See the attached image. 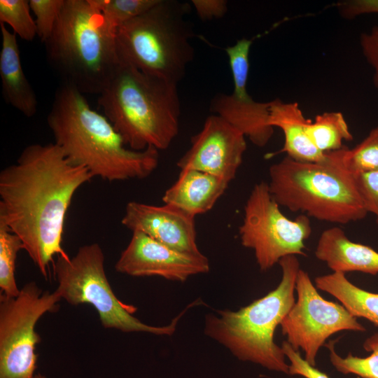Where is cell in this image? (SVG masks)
Here are the masks:
<instances>
[{
	"instance_id": "1",
	"label": "cell",
	"mask_w": 378,
	"mask_h": 378,
	"mask_svg": "<svg viewBox=\"0 0 378 378\" xmlns=\"http://www.w3.org/2000/svg\"><path fill=\"white\" fill-rule=\"evenodd\" d=\"M93 176L71 163L55 143L32 144L0 172V222L17 234L47 279L62 246L67 210L77 190Z\"/></svg>"
},
{
	"instance_id": "2",
	"label": "cell",
	"mask_w": 378,
	"mask_h": 378,
	"mask_svg": "<svg viewBox=\"0 0 378 378\" xmlns=\"http://www.w3.org/2000/svg\"><path fill=\"white\" fill-rule=\"evenodd\" d=\"M56 144L73 164L94 177L108 181L143 179L159 163V150L136 151L126 147L108 118L89 105L83 94L62 83L57 89L47 116Z\"/></svg>"
},
{
	"instance_id": "3",
	"label": "cell",
	"mask_w": 378,
	"mask_h": 378,
	"mask_svg": "<svg viewBox=\"0 0 378 378\" xmlns=\"http://www.w3.org/2000/svg\"><path fill=\"white\" fill-rule=\"evenodd\" d=\"M177 85L120 63L97 102L130 149L165 150L179 130Z\"/></svg>"
},
{
	"instance_id": "4",
	"label": "cell",
	"mask_w": 378,
	"mask_h": 378,
	"mask_svg": "<svg viewBox=\"0 0 378 378\" xmlns=\"http://www.w3.org/2000/svg\"><path fill=\"white\" fill-rule=\"evenodd\" d=\"M116 31L93 0H64L44 43L48 62L62 83L83 94H100L120 64Z\"/></svg>"
},
{
	"instance_id": "5",
	"label": "cell",
	"mask_w": 378,
	"mask_h": 378,
	"mask_svg": "<svg viewBox=\"0 0 378 378\" xmlns=\"http://www.w3.org/2000/svg\"><path fill=\"white\" fill-rule=\"evenodd\" d=\"M279 264L282 277L276 288L237 311L225 309L207 314L204 333L240 360L289 374V364L274 337L276 327L295 302V284L300 268L297 255L284 257Z\"/></svg>"
},
{
	"instance_id": "6",
	"label": "cell",
	"mask_w": 378,
	"mask_h": 378,
	"mask_svg": "<svg viewBox=\"0 0 378 378\" xmlns=\"http://www.w3.org/2000/svg\"><path fill=\"white\" fill-rule=\"evenodd\" d=\"M338 150L326 153L321 162H299L285 156L272 164L267 184L279 205L332 223L363 219L368 211Z\"/></svg>"
},
{
	"instance_id": "7",
	"label": "cell",
	"mask_w": 378,
	"mask_h": 378,
	"mask_svg": "<svg viewBox=\"0 0 378 378\" xmlns=\"http://www.w3.org/2000/svg\"><path fill=\"white\" fill-rule=\"evenodd\" d=\"M190 11L189 3L160 0L119 27L115 41L120 63L178 85L195 55Z\"/></svg>"
},
{
	"instance_id": "8",
	"label": "cell",
	"mask_w": 378,
	"mask_h": 378,
	"mask_svg": "<svg viewBox=\"0 0 378 378\" xmlns=\"http://www.w3.org/2000/svg\"><path fill=\"white\" fill-rule=\"evenodd\" d=\"M104 260L102 248L97 243L80 246L71 258L58 255L54 269L56 290L61 298L72 305H92L105 328L125 332L173 335L186 309L167 326H153L141 322L133 316L136 308L122 302L113 293L106 277Z\"/></svg>"
},
{
	"instance_id": "9",
	"label": "cell",
	"mask_w": 378,
	"mask_h": 378,
	"mask_svg": "<svg viewBox=\"0 0 378 378\" xmlns=\"http://www.w3.org/2000/svg\"><path fill=\"white\" fill-rule=\"evenodd\" d=\"M61 300L56 290L43 291L34 281L24 284L15 298L0 296V378L35 377L41 342L36 326Z\"/></svg>"
},
{
	"instance_id": "10",
	"label": "cell",
	"mask_w": 378,
	"mask_h": 378,
	"mask_svg": "<svg viewBox=\"0 0 378 378\" xmlns=\"http://www.w3.org/2000/svg\"><path fill=\"white\" fill-rule=\"evenodd\" d=\"M307 216L288 218L261 181L253 188L244 206L239 234L241 244L254 251L261 271L272 268L288 255H306L304 241L312 233Z\"/></svg>"
},
{
	"instance_id": "11",
	"label": "cell",
	"mask_w": 378,
	"mask_h": 378,
	"mask_svg": "<svg viewBox=\"0 0 378 378\" xmlns=\"http://www.w3.org/2000/svg\"><path fill=\"white\" fill-rule=\"evenodd\" d=\"M297 300L280 326L286 342L302 349L304 359L316 365L317 354L330 336L340 331H365L342 305L325 300L309 274L300 269L295 284Z\"/></svg>"
},
{
	"instance_id": "12",
	"label": "cell",
	"mask_w": 378,
	"mask_h": 378,
	"mask_svg": "<svg viewBox=\"0 0 378 378\" xmlns=\"http://www.w3.org/2000/svg\"><path fill=\"white\" fill-rule=\"evenodd\" d=\"M253 38H243L225 48L233 80L231 94H217L210 111L240 131L259 147L267 144L274 134L269 124L270 102L255 101L247 92L249 52Z\"/></svg>"
},
{
	"instance_id": "13",
	"label": "cell",
	"mask_w": 378,
	"mask_h": 378,
	"mask_svg": "<svg viewBox=\"0 0 378 378\" xmlns=\"http://www.w3.org/2000/svg\"><path fill=\"white\" fill-rule=\"evenodd\" d=\"M246 149L245 136L221 117L206 118L202 129L191 138L190 149L177 162L181 170L195 169L230 182Z\"/></svg>"
},
{
	"instance_id": "14",
	"label": "cell",
	"mask_w": 378,
	"mask_h": 378,
	"mask_svg": "<svg viewBox=\"0 0 378 378\" xmlns=\"http://www.w3.org/2000/svg\"><path fill=\"white\" fill-rule=\"evenodd\" d=\"M115 269L118 272L132 276H157L183 282L191 276L208 272L209 262L202 253L180 252L136 231L132 232Z\"/></svg>"
},
{
	"instance_id": "15",
	"label": "cell",
	"mask_w": 378,
	"mask_h": 378,
	"mask_svg": "<svg viewBox=\"0 0 378 378\" xmlns=\"http://www.w3.org/2000/svg\"><path fill=\"white\" fill-rule=\"evenodd\" d=\"M194 216L175 206H154L137 202L127 204L121 223L174 250L200 253L196 242Z\"/></svg>"
},
{
	"instance_id": "16",
	"label": "cell",
	"mask_w": 378,
	"mask_h": 378,
	"mask_svg": "<svg viewBox=\"0 0 378 378\" xmlns=\"http://www.w3.org/2000/svg\"><path fill=\"white\" fill-rule=\"evenodd\" d=\"M315 255L332 272L378 274V251L367 245L351 241L343 230L337 227L327 229L321 233Z\"/></svg>"
},
{
	"instance_id": "17",
	"label": "cell",
	"mask_w": 378,
	"mask_h": 378,
	"mask_svg": "<svg viewBox=\"0 0 378 378\" xmlns=\"http://www.w3.org/2000/svg\"><path fill=\"white\" fill-rule=\"evenodd\" d=\"M1 48L0 51V78L5 102L31 118L37 112L36 93L27 80L22 66L17 36L0 23Z\"/></svg>"
},
{
	"instance_id": "18",
	"label": "cell",
	"mask_w": 378,
	"mask_h": 378,
	"mask_svg": "<svg viewBox=\"0 0 378 378\" xmlns=\"http://www.w3.org/2000/svg\"><path fill=\"white\" fill-rule=\"evenodd\" d=\"M229 183L202 171L181 170L177 181L165 191L162 201L195 216L209 211Z\"/></svg>"
},
{
	"instance_id": "19",
	"label": "cell",
	"mask_w": 378,
	"mask_h": 378,
	"mask_svg": "<svg viewBox=\"0 0 378 378\" xmlns=\"http://www.w3.org/2000/svg\"><path fill=\"white\" fill-rule=\"evenodd\" d=\"M269 124L280 128L284 135V144L279 153L299 162L323 161L326 153L318 150L308 133L311 121L304 117L296 102H284L279 99L270 102Z\"/></svg>"
},
{
	"instance_id": "20",
	"label": "cell",
	"mask_w": 378,
	"mask_h": 378,
	"mask_svg": "<svg viewBox=\"0 0 378 378\" xmlns=\"http://www.w3.org/2000/svg\"><path fill=\"white\" fill-rule=\"evenodd\" d=\"M314 282L317 289L335 298L353 316L364 318L378 326V293L356 286L343 272L317 276Z\"/></svg>"
},
{
	"instance_id": "21",
	"label": "cell",
	"mask_w": 378,
	"mask_h": 378,
	"mask_svg": "<svg viewBox=\"0 0 378 378\" xmlns=\"http://www.w3.org/2000/svg\"><path fill=\"white\" fill-rule=\"evenodd\" d=\"M308 133L314 146L323 153L342 148L344 141L353 136L348 124L340 112H325L317 115L308 125Z\"/></svg>"
},
{
	"instance_id": "22",
	"label": "cell",
	"mask_w": 378,
	"mask_h": 378,
	"mask_svg": "<svg viewBox=\"0 0 378 378\" xmlns=\"http://www.w3.org/2000/svg\"><path fill=\"white\" fill-rule=\"evenodd\" d=\"M335 341L326 344L330 361L335 369L343 374H355L361 378H378V332L365 340L363 349L370 352L366 357H358L349 354L340 356L335 351Z\"/></svg>"
},
{
	"instance_id": "23",
	"label": "cell",
	"mask_w": 378,
	"mask_h": 378,
	"mask_svg": "<svg viewBox=\"0 0 378 378\" xmlns=\"http://www.w3.org/2000/svg\"><path fill=\"white\" fill-rule=\"evenodd\" d=\"M23 249L20 237L0 222V290L1 295L15 298L20 291L15 281L18 253Z\"/></svg>"
},
{
	"instance_id": "24",
	"label": "cell",
	"mask_w": 378,
	"mask_h": 378,
	"mask_svg": "<svg viewBox=\"0 0 378 378\" xmlns=\"http://www.w3.org/2000/svg\"><path fill=\"white\" fill-rule=\"evenodd\" d=\"M338 154L342 165L352 176L378 171V125L354 148L344 146Z\"/></svg>"
},
{
	"instance_id": "25",
	"label": "cell",
	"mask_w": 378,
	"mask_h": 378,
	"mask_svg": "<svg viewBox=\"0 0 378 378\" xmlns=\"http://www.w3.org/2000/svg\"><path fill=\"white\" fill-rule=\"evenodd\" d=\"M160 0H93L108 24L115 30L144 13Z\"/></svg>"
},
{
	"instance_id": "26",
	"label": "cell",
	"mask_w": 378,
	"mask_h": 378,
	"mask_svg": "<svg viewBox=\"0 0 378 378\" xmlns=\"http://www.w3.org/2000/svg\"><path fill=\"white\" fill-rule=\"evenodd\" d=\"M27 0H0V23L8 24L13 32L27 41L37 36Z\"/></svg>"
},
{
	"instance_id": "27",
	"label": "cell",
	"mask_w": 378,
	"mask_h": 378,
	"mask_svg": "<svg viewBox=\"0 0 378 378\" xmlns=\"http://www.w3.org/2000/svg\"><path fill=\"white\" fill-rule=\"evenodd\" d=\"M64 0H29L36 19L37 36L45 43L51 36L59 17Z\"/></svg>"
},
{
	"instance_id": "28",
	"label": "cell",
	"mask_w": 378,
	"mask_h": 378,
	"mask_svg": "<svg viewBox=\"0 0 378 378\" xmlns=\"http://www.w3.org/2000/svg\"><path fill=\"white\" fill-rule=\"evenodd\" d=\"M353 177L365 209L376 216L378 223V171L360 173Z\"/></svg>"
},
{
	"instance_id": "29",
	"label": "cell",
	"mask_w": 378,
	"mask_h": 378,
	"mask_svg": "<svg viewBox=\"0 0 378 378\" xmlns=\"http://www.w3.org/2000/svg\"><path fill=\"white\" fill-rule=\"evenodd\" d=\"M281 347L289 360V375H298L304 378H330L327 374L307 363L301 356L300 351L293 349L286 341L282 342Z\"/></svg>"
},
{
	"instance_id": "30",
	"label": "cell",
	"mask_w": 378,
	"mask_h": 378,
	"mask_svg": "<svg viewBox=\"0 0 378 378\" xmlns=\"http://www.w3.org/2000/svg\"><path fill=\"white\" fill-rule=\"evenodd\" d=\"M360 46L366 61L372 67V82L378 88V26H374L369 32L360 36Z\"/></svg>"
},
{
	"instance_id": "31",
	"label": "cell",
	"mask_w": 378,
	"mask_h": 378,
	"mask_svg": "<svg viewBox=\"0 0 378 378\" xmlns=\"http://www.w3.org/2000/svg\"><path fill=\"white\" fill-rule=\"evenodd\" d=\"M340 15L346 20H353L364 14H378V0H345L335 4Z\"/></svg>"
},
{
	"instance_id": "32",
	"label": "cell",
	"mask_w": 378,
	"mask_h": 378,
	"mask_svg": "<svg viewBox=\"0 0 378 378\" xmlns=\"http://www.w3.org/2000/svg\"><path fill=\"white\" fill-rule=\"evenodd\" d=\"M197 16L203 21L223 17L227 11L225 0H192Z\"/></svg>"
},
{
	"instance_id": "33",
	"label": "cell",
	"mask_w": 378,
	"mask_h": 378,
	"mask_svg": "<svg viewBox=\"0 0 378 378\" xmlns=\"http://www.w3.org/2000/svg\"><path fill=\"white\" fill-rule=\"evenodd\" d=\"M34 378H48L46 377V376L40 374V373H38V374H36L35 375V377Z\"/></svg>"
}]
</instances>
